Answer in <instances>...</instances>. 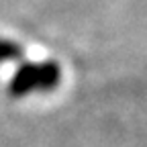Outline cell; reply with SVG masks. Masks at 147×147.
<instances>
[{
	"label": "cell",
	"mask_w": 147,
	"mask_h": 147,
	"mask_svg": "<svg viewBox=\"0 0 147 147\" xmlns=\"http://www.w3.org/2000/svg\"><path fill=\"white\" fill-rule=\"evenodd\" d=\"M33 90H37V63L23 61L8 82V94L12 98H23Z\"/></svg>",
	"instance_id": "obj_1"
},
{
	"label": "cell",
	"mask_w": 147,
	"mask_h": 147,
	"mask_svg": "<svg viewBox=\"0 0 147 147\" xmlns=\"http://www.w3.org/2000/svg\"><path fill=\"white\" fill-rule=\"evenodd\" d=\"M61 82L59 63L47 59L37 63V92H53Z\"/></svg>",
	"instance_id": "obj_2"
},
{
	"label": "cell",
	"mask_w": 147,
	"mask_h": 147,
	"mask_svg": "<svg viewBox=\"0 0 147 147\" xmlns=\"http://www.w3.org/2000/svg\"><path fill=\"white\" fill-rule=\"evenodd\" d=\"M25 49L21 43H14L10 39H0V61H21Z\"/></svg>",
	"instance_id": "obj_3"
}]
</instances>
